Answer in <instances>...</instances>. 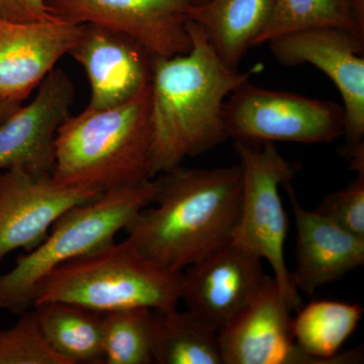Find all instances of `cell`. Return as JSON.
Returning a JSON list of instances; mask_svg holds the SVG:
<instances>
[{
	"label": "cell",
	"instance_id": "11",
	"mask_svg": "<svg viewBox=\"0 0 364 364\" xmlns=\"http://www.w3.org/2000/svg\"><path fill=\"white\" fill-rule=\"evenodd\" d=\"M291 306L265 275L247 305L219 332L224 364H320L299 348Z\"/></svg>",
	"mask_w": 364,
	"mask_h": 364
},
{
	"label": "cell",
	"instance_id": "1",
	"mask_svg": "<svg viewBox=\"0 0 364 364\" xmlns=\"http://www.w3.org/2000/svg\"><path fill=\"white\" fill-rule=\"evenodd\" d=\"M186 54L154 57L151 75L153 177L181 166L228 140L224 105L250 80L253 70L231 68L215 51L202 28L188 21Z\"/></svg>",
	"mask_w": 364,
	"mask_h": 364
},
{
	"label": "cell",
	"instance_id": "18",
	"mask_svg": "<svg viewBox=\"0 0 364 364\" xmlns=\"http://www.w3.org/2000/svg\"><path fill=\"white\" fill-rule=\"evenodd\" d=\"M363 316L359 304L339 301H314L299 308L291 327L294 341L306 355L320 364L359 363V349L340 353L345 342L358 329Z\"/></svg>",
	"mask_w": 364,
	"mask_h": 364
},
{
	"label": "cell",
	"instance_id": "15",
	"mask_svg": "<svg viewBox=\"0 0 364 364\" xmlns=\"http://www.w3.org/2000/svg\"><path fill=\"white\" fill-rule=\"evenodd\" d=\"M69 55L87 76L90 109L124 104L151 82L154 57L135 41L107 28L82 25Z\"/></svg>",
	"mask_w": 364,
	"mask_h": 364
},
{
	"label": "cell",
	"instance_id": "12",
	"mask_svg": "<svg viewBox=\"0 0 364 364\" xmlns=\"http://www.w3.org/2000/svg\"><path fill=\"white\" fill-rule=\"evenodd\" d=\"M37 95L0 124V171L23 167L52 174L55 139L70 116L75 87L68 74L56 67L41 83Z\"/></svg>",
	"mask_w": 364,
	"mask_h": 364
},
{
	"label": "cell",
	"instance_id": "25",
	"mask_svg": "<svg viewBox=\"0 0 364 364\" xmlns=\"http://www.w3.org/2000/svg\"><path fill=\"white\" fill-rule=\"evenodd\" d=\"M53 18L46 0H0V20L36 21Z\"/></svg>",
	"mask_w": 364,
	"mask_h": 364
},
{
	"label": "cell",
	"instance_id": "5",
	"mask_svg": "<svg viewBox=\"0 0 364 364\" xmlns=\"http://www.w3.org/2000/svg\"><path fill=\"white\" fill-rule=\"evenodd\" d=\"M153 179L104 191L67 210L44 241L0 275V309L21 314L33 309L36 287L48 273L68 261L112 243L156 196Z\"/></svg>",
	"mask_w": 364,
	"mask_h": 364
},
{
	"label": "cell",
	"instance_id": "17",
	"mask_svg": "<svg viewBox=\"0 0 364 364\" xmlns=\"http://www.w3.org/2000/svg\"><path fill=\"white\" fill-rule=\"evenodd\" d=\"M275 0H205L189 7L188 21L203 31L220 58L238 69L267 26Z\"/></svg>",
	"mask_w": 364,
	"mask_h": 364
},
{
	"label": "cell",
	"instance_id": "3",
	"mask_svg": "<svg viewBox=\"0 0 364 364\" xmlns=\"http://www.w3.org/2000/svg\"><path fill=\"white\" fill-rule=\"evenodd\" d=\"M151 85L128 102L69 116L55 139L52 177L104 193L153 179Z\"/></svg>",
	"mask_w": 364,
	"mask_h": 364
},
{
	"label": "cell",
	"instance_id": "24",
	"mask_svg": "<svg viewBox=\"0 0 364 364\" xmlns=\"http://www.w3.org/2000/svg\"><path fill=\"white\" fill-rule=\"evenodd\" d=\"M341 191H335L316 208L349 233L364 238V169Z\"/></svg>",
	"mask_w": 364,
	"mask_h": 364
},
{
	"label": "cell",
	"instance_id": "10",
	"mask_svg": "<svg viewBox=\"0 0 364 364\" xmlns=\"http://www.w3.org/2000/svg\"><path fill=\"white\" fill-rule=\"evenodd\" d=\"M100 191L66 186L52 174L23 167L0 171V261L18 249L40 245L67 210L90 202Z\"/></svg>",
	"mask_w": 364,
	"mask_h": 364
},
{
	"label": "cell",
	"instance_id": "22",
	"mask_svg": "<svg viewBox=\"0 0 364 364\" xmlns=\"http://www.w3.org/2000/svg\"><path fill=\"white\" fill-rule=\"evenodd\" d=\"M155 320L147 308L102 313L104 363H154Z\"/></svg>",
	"mask_w": 364,
	"mask_h": 364
},
{
	"label": "cell",
	"instance_id": "16",
	"mask_svg": "<svg viewBox=\"0 0 364 364\" xmlns=\"http://www.w3.org/2000/svg\"><path fill=\"white\" fill-rule=\"evenodd\" d=\"M282 186L289 193L296 228V268L291 272L294 287L312 296L320 287L363 267L364 238L301 207L291 182Z\"/></svg>",
	"mask_w": 364,
	"mask_h": 364
},
{
	"label": "cell",
	"instance_id": "21",
	"mask_svg": "<svg viewBox=\"0 0 364 364\" xmlns=\"http://www.w3.org/2000/svg\"><path fill=\"white\" fill-rule=\"evenodd\" d=\"M336 28L364 37L351 0H275L269 21L256 46L296 31Z\"/></svg>",
	"mask_w": 364,
	"mask_h": 364
},
{
	"label": "cell",
	"instance_id": "27",
	"mask_svg": "<svg viewBox=\"0 0 364 364\" xmlns=\"http://www.w3.org/2000/svg\"><path fill=\"white\" fill-rule=\"evenodd\" d=\"M351 4L354 7L358 20L364 26V0H351Z\"/></svg>",
	"mask_w": 364,
	"mask_h": 364
},
{
	"label": "cell",
	"instance_id": "23",
	"mask_svg": "<svg viewBox=\"0 0 364 364\" xmlns=\"http://www.w3.org/2000/svg\"><path fill=\"white\" fill-rule=\"evenodd\" d=\"M20 315L16 324L0 330V364H67L46 342L33 309Z\"/></svg>",
	"mask_w": 364,
	"mask_h": 364
},
{
	"label": "cell",
	"instance_id": "19",
	"mask_svg": "<svg viewBox=\"0 0 364 364\" xmlns=\"http://www.w3.org/2000/svg\"><path fill=\"white\" fill-rule=\"evenodd\" d=\"M33 310L46 342L67 364L104 363L102 314L62 301Z\"/></svg>",
	"mask_w": 364,
	"mask_h": 364
},
{
	"label": "cell",
	"instance_id": "7",
	"mask_svg": "<svg viewBox=\"0 0 364 364\" xmlns=\"http://www.w3.org/2000/svg\"><path fill=\"white\" fill-rule=\"evenodd\" d=\"M224 119L228 138L249 143H331L344 134L341 105L250 81L228 97Z\"/></svg>",
	"mask_w": 364,
	"mask_h": 364
},
{
	"label": "cell",
	"instance_id": "14",
	"mask_svg": "<svg viewBox=\"0 0 364 364\" xmlns=\"http://www.w3.org/2000/svg\"><path fill=\"white\" fill-rule=\"evenodd\" d=\"M82 26L58 18L0 20V100L21 102L70 54Z\"/></svg>",
	"mask_w": 364,
	"mask_h": 364
},
{
	"label": "cell",
	"instance_id": "13",
	"mask_svg": "<svg viewBox=\"0 0 364 364\" xmlns=\"http://www.w3.org/2000/svg\"><path fill=\"white\" fill-rule=\"evenodd\" d=\"M265 275L260 257L230 242L182 272L181 301L219 333L247 305Z\"/></svg>",
	"mask_w": 364,
	"mask_h": 364
},
{
	"label": "cell",
	"instance_id": "6",
	"mask_svg": "<svg viewBox=\"0 0 364 364\" xmlns=\"http://www.w3.org/2000/svg\"><path fill=\"white\" fill-rule=\"evenodd\" d=\"M234 142L242 167V202L231 242L267 261L287 304L298 311L303 304L284 258L289 219L279 193L296 170L273 143L255 147L254 143Z\"/></svg>",
	"mask_w": 364,
	"mask_h": 364
},
{
	"label": "cell",
	"instance_id": "28",
	"mask_svg": "<svg viewBox=\"0 0 364 364\" xmlns=\"http://www.w3.org/2000/svg\"><path fill=\"white\" fill-rule=\"evenodd\" d=\"M205 1V0H193V4H200V2Z\"/></svg>",
	"mask_w": 364,
	"mask_h": 364
},
{
	"label": "cell",
	"instance_id": "8",
	"mask_svg": "<svg viewBox=\"0 0 364 364\" xmlns=\"http://www.w3.org/2000/svg\"><path fill=\"white\" fill-rule=\"evenodd\" d=\"M50 14L74 25H91L126 36L153 57L186 54L193 0H46Z\"/></svg>",
	"mask_w": 364,
	"mask_h": 364
},
{
	"label": "cell",
	"instance_id": "2",
	"mask_svg": "<svg viewBox=\"0 0 364 364\" xmlns=\"http://www.w3.org/2000/svg\"><path fill=\"white\" fill-rule=\"evenodd\" d=\"M153 203L127 228V240L146 258L174 272L232 240L242 202V167L183 169L160 174Z\"/></svg>",
	"mask_w": 364,
	"mask_h": 364
},
{
	"label": "cell",
	"instance_id": "20",
	"mask_svg": "<svg viewBox=\"0 0 364 364\" xmlns=\"http://www.w3.org/2000/svg\"><path fill=\"white\" fill-rule=\"evenodd\" d=\"M154 363L224 364L219 333L195 314L155 312Z\"/></svg>",
	"mask_w": 364,
	"mask_h": 364
},
{
	"label": "cell",
	"instance_id": "4",
	"mask_svg": "<svg viewBox=\"0 0 364 364\" xmlns=\"http://www.w3.org/2000/svg\"><path fill=\"white\" fill-rule=\"evenodd\" d=\"M181 287L182 272L160 267L126 239L54 268L36 287L33 306L62 301L100 314L130 308L160 313L177 308Z\"/></svg>",
	"mask_w": 364,
	"mask_h": 364
},
{
	"label": "cell",
	"instance_id": "9",
	"mask_svg": "<svg viewBox=\"0 0 364 364\" xmlns=\"http://www.w3.org/2000/svg\"><path fill=\"white\" fill-rule=\"evenodd\" d=\"M282 65L312 64L334 83L343 102L346 153L364 146V37L336 28H314L268 42Z\"/></svg>",
	"mask_w": 364,
	"mask_h": 364
},
{
	"label": "cell",
	"instance_id": "26",
	"mask_svg": "<svg viewBox=\"0 0 364 364\" xmlns=\"http://www.w3.org/2000/svg\"><path fill=\"white\" fill-rule=\"evenodd\" d=\"M21 105V102H9L0 100V124L16 112Z\"/></svg>",
	"mask_w": 364,
	"mask_h": 364
}]
</instances>
